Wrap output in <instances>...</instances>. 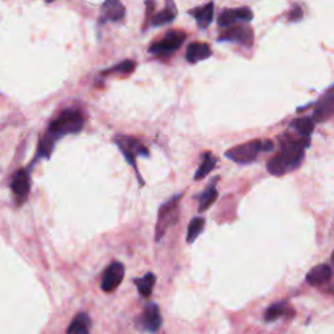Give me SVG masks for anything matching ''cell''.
Here are the masks:
<instances>
[{
    "label": "cell",
    "instance_id": "15",
    "mask_svg": "<svg viewBox=\"0 0 334 334\" xmlns=\"http://www.w3.org/2000/svg\"><path fill=\"white\" fill-rule=\"evenodd\" d=\"M212 57V49L208 43L204 42H194V43L188 44L187 53H185V59L192 64L205 60L208 58Z\"/></svg>",
    "mask_w": 334,
    "mask_h": 334
},
{
    "label": "cell",
    "instance_id": "13",
    "mask_svg": "<svg viewBox=\"0 0 334 334\" xmlns=\"http://www.w3.org/2000/svg\"><path fill=\"white\" fill-rule=\"evenodd\" d=\"M125 15V8L118 0H107L101 8L100 25L106 24L109 21H120Z\"/></svg>",
    "mask_w": 334,
    "mask_h": 334
},
{
    "label": "cell",
    "instance_id": "20",
    "mask_svg": "<svg viewBox=\"0 0 334 334\" xmlns=\"http://www.w3.org/2000/svg\"><path fill=\"white\" fill-rule=\"evenodd\" d=\"M217 181V180H216ZM216 181L213 180L208 188L201 194L200 199H199V212L203 213L209 209L213 204L216 203L218 199V190L216 188Z\"/></svg>",
    "mask_w": 334,
    "mask_h": 334
},
{
    "label": "cell",
    "instance_id": "12",
    "mask_svg": "<svg viewBox=\"0 0 334 334\" xmlns=\"http://www.w3.org/2000/svg\"><path fill=\"white\" fill-rule=\"evenodd\" d=\"M253 19V13L248 7H241V8H227L221 12L218 16L217 22L219 26H231L236 21H251Z\"/></svg>",
    "mask_w": 334,
    "mask_h": 334
},
{
    "label": "cell",
    "instance_id": "3",
    "mask_svg": "<svg viewBox=\"0 0 334 334\" xmlns=\"http://www.w3.org/2000/svg\"><path fill=\"white\" fill-rule=\"evenodd\" d=\"M114 142L118 145L119 150L122 152L123 156H124L125 161L129 163L134 169L136 174H137L138 181L140 184H144V181L141 179V175L137 170V165H136V156H149V150L141 144L137 138L131 137V136H123V134H119L116 137H114Z\"/></svg>",
    "mask_w": 334,
    "mask_h": 334
},
{
    "label": "cell",
    "instance_id": "4",
    "mask_svg": "<svg viewBox=\"0 0 334 334\" xmlns=\"http://www.w3.org/2000/svg\"><path fill=\"white\" fill-rule=\"evenodd\" d=\"M179 201H180V195L171 197L167 203L161 205L156 225V242H160L165 236L166 231L178 222Z\"/></svg>",
    "mask_w": 334,
    "mask_h": 334
},
{
    "label": "cell",
    "instance_id": "19",
    "mask_svg": "<svg viewBox=\"0 0 334 334\" xmlns=\"http://www.w3.org/2000/svg\"><path fill=\"white\" fill-rule=\"evenodd\" d=\"M176 13L178 12H176V6H175L174 2H167L163 11L157 13L152 19V26H162L174 21V19L176 17Z\"/></svg>",
    "mask_w": 334,
    "mask_h": 334
},
{
    "label": "cell",
    "instance_id": "18",
    "mask_svg": "<svg viewBox=\"0 0 334 334\" xmlns=\"http://www.w3.org/2000/svg\"><path fill=\"white\" fill-rule=\"evenodd\" d=\"M290 128L297 132L299 137H311V134L315 129V122L312 118H308V116L294 119L290 123Z\"/></svg>",
    "mask_w": 334,
    "mask_h": 334
},
{
    "label": "cell",
    "instance_id": "5",
    "mask_svg": "<svg viewBox=\"0 0 334 334\" xmlns=\"http://www.w3.org/2000/svg\"><path fill=\"white\" fill-rule=\"evenodd\" d=\"M260 153H262L261 140H252L250 142L228 149L227 152H225V157L239 165H248V163L255 162Z\"/></svg>",
    "mask_w": 334,
    "mask_h": 334
},
{
    "label": "cell",
    "instance_id": "11",
    "mask_svg": "<svg viewBox=\"0 0 334 334\" xmlns=\"http://www.w3.org/2000/svg\"><path fill=\"white\" fill-rule=\"evenodd\" d=\"M334 116V85L325 91V94L317 101L313 110V122L321 123Z\"/></svg>",
    "mask_w": 334,
    "mask_h": 334
},
{
    "label": "cell",
    "instance_id": "26",
    "mask_svg": "<svg viewBox=\"0 0 334 334\" xmlns=\"http://www.w3.org/2000/svg\"><path fill=\"white\" fill-rule=\"evenodd\" d=\"M288 17L291 22H297L299 21V20H302V17H303V11H302L300 6H294V8L290 11Z\"/></svg>",
    "mask_w": 334,
    "mask_h": 334
},
{
    "label": "cell",
    "instance_id": "6",
    "mask_svg": "<svg viewBox=\"0 0 334 334\" xmlns=\"http://www.w3.org/2000/svg\"><path fill=\"white\" fill-rule=\"evenodd\" d=\"M185 38H187V35H185L184 31L169 30L161 41L156 42L149 47V53L153 54V55H158V57L170 55V54L175 53V51L180 49L183 42L185 41Z\"/></svg>",
    "mask_w": 334,
    "mask_h": 334
},
{
    "label": "cell",
    "instance_id": "28",
    "mask_svg": "<svg viewBox=\"0 0 334 334\" xmlns=\"http://www.w3.org/2000/svg\"><path fill=\"white\" fill-rule=\"evenodd\" d=\"M331 264H333V266H334V252H333V255H331Z\"/></svg>",
    "mask_w": 334,
    "mask_h": 334
},
{
    "label": "cell",
    "instance_id": "16",
    "mask_svg": "<svg viewBox=\"0 0 334 334\" xmlns=\"http://www.w3.org/2000/svg\"><path fill=\"white\" fill-rule=\"evenodd\" d=\"M188 15L194 16L196 19L197 26L201 29H205L212 24L213 21V16H214V3L210 2V3L205 4V6L197 7L194 10L188 11Z\"/></svg>",
    "mask_w": 334,
    "mask_h": 334
},
{
    "label": "cell",
    "instance_id": "8",
    "mask_svg": "<svg viewBox=\"0 0 334 334\" xmlns=\"http://www.w3.org/2000/svg\"><path fill=\"white\" fill-rule=\"evenodd\" d=\"M253 31L248 25H235L228 28L219 35V42H236L246 47H251L253 44Z\"/></svg>",
    "mask_w": 334,
    "mask_h": 334
},
{
    "label": "cell",
    "instance_id": "25",
    "mask_svg": "<svg viewBox=\"0 0 334 334\" xmlns=\"http://www.w3.org/2000/svg\"><path fill=\"white\" fill-rule=\"evenodd\" d=\"M136 67V63L133 60H124V62L119 63L116 66L111 67L107 71H103L102 75H111V73H131Z\"/></svg>",
    "mask_w": 334,
    "mask_h": 334
},
{
    "label": "cell",
    "instance_id": "27",
    "mask_svg": "<svg viewBox=\"0 0 334 334\" xmlns=\"http://www.w3.org/2000/svg\"><path fill=\"white\" fill-rule=\"evenodd\" d=\"M262 142V152L266 153V152H272L274 149V144H273V141L270 140H261Z\"/></svg>",
    "mask_w": 334,
    "mask_h": 334
},
{
    "label": "cell",
    "instance_id": "9",
    "mask_svg": "<svg viewBox=\"0 0 334 334\" xmlns=\"http://www.w3.org/2000/svg\"><path fill=\"white\" fill-rule=\"evenodd\" d=\"M11 189L15 195L17 203L22 204L30 192V170L20 169L13 174L11 181Z\"/></svg>",
    "mask_w": 334,
    "mask_h": 334
},
{
    "label": "cell",
    "instance_id": "22",
    "mask_svg": "<svg viewBox=\"0 0 334 334\" xmlns=\"http://www.w3.org/2000/svg\"><path fill=\"white\" fill-rule=\"evenodd\" d=\"M134 284L137 286V290L142 298H149L153 293V288L156 284V275L153 273H147L142 278L134 279Z\"/></svg>",
    "mask_w": 334,
    "mask_h": 334
},
{
    "label": "cell",
    "instance_id": "23",
    "mask_svg": "<svg viewBox=\"0 0 334 334\" xmlns=\"http://www.w3.org/2000/svg\"><path fill=\"white\" fill-rule=\"evenodd\" d=\"M204 226H205V219L201 217H197L190 221L189 226H188V232H187V243L192 244L196 241L199 235L203 232Z\"/></svg>",
    "mask_w": 334,
    "mask_h": 334
},
{
    "label": "cell",
    "instance_id": "1",
    "mask_svg": "<svg viewBox=\"0 0 334 334\" xmlns=\"http://www.w3.org/2000/svg\"><path fill=\"white\" fill-rule=\"evenodd\" d=\"M84 115H82L81 111H78L76 109L64 110L57 119H54L53 122L50 123L46 133L42 136L39 142H38L37 154H35V158L31 162V165H34L35 162H38L42 158L49 160L58 141L64 136H67V134H76L78 132H81L82 128H84Z\"/></svg>",
    "mask_w": 334,
    "mask_h": 334
},
{
    "label": "cell",
    "instance_id": "10",
    "mask_svg": "<svg viewBox=\"0 0 334 334\" xmlns=\"http://www.w3.org/2000/svg\"><path fill=\"white\" fill-rule=\"evenodd\" d=\"M138 324L142 328V330L149 331V333H156L162 325V316H161L160 307L156 303H148L145 306L144 311L138 317Z\"/></svg>",
    "mask_w": 334,
    "mask_h": 334
},
{
    "label": "cell",
    "instance_id": "14",
    "mask_svg": "<svg viewBox=\"0 0 334 334\" xmlns=\"http://www.w3.org/2000/svg\"><path fill=\"white\" fill-rule=\"evenodd\" d=\"M331 277H333V270H331L330 266L328 264H320V265H316L315 268L309 270L308 274L306 275V281L311 286L317 288V286L328 283Z\"/></svg>",
    "mask_w": 334,
    "mask_h": 334
},
{
    "label": "cell",
    "instance_id": "21",
    "mask_svg": "<svg viewBox=\"0 0 334 334\" xmlns=\"http://www.w3.org/2000/svg\"><path fill=\"white\" fill-rule=\"evenodd\" d=\"M218 162L216 157L213 156L210 152H206V153L203 154V162L201 165L199 166V169H197L196 174H195V180H201L206 176V175H209L213 170L216 169V165Z\"/></svg>",
    "mask_w": 334,
    "mask_h": 334
},
{
    "label": "cell",
    "instance_id": "17",
    "mask_svg": "<svg viewBox=\"0 0 334 334\" xmlns=\"http://www.w3.org/2000/svg\"><path fill=\"white\" fill-rule=\"evenodd\" d=\"M91 329L90 316L85 312H80L73 317L72 322L67 329V334H89Z\"/></svg>",
    "mask_w": 334,
    "mask_h": 334
},
{
    "label": "cell",
    "instance_id": "7",
    "mask_svg": "<svg viewBox=\"0 0 334 334\" xmlns=\"http://www.w3.org/2000/svg\"><path fill=\"white\" fill-rule=\"evenodd\" d=\"M125 269L122 262L114 261L111 262L103 273L102 282H101V289L105 293H113L119 288L124 278Z\"/></svg>",
    "mask_w": 334,
    "mask_h": 334
},
{
    "label": "cell",
    "instance_id": "24",
    "mask_svg": "<svg viewBox=\"0 0 334 334\" xmlns=\"http://www.w3.org/2000/svg\"><path fill=\"white\" fill-rule=\"evenodd\" d=\"M284 312H286V302H278V303L272 304V306L266 309L264 319L268 322L275 321V320L279 319L281 316H283Z\"/></svg>",
    "mask_w": 334,
    "mask_h": 334
},
{
    "label": "cell",
    "instance_id": "2",
    "mask_svg": "<svg viewBox=\"0 0 334 334\" xmlns=\"http://www.w3.org/2000/svg\"><path fill=\"white\" fill-rule=\"evenodd\" d=\"M309 142H311L309 137H295L289 133L279 136L281 153L277 157L284 172H290L299 167L304 158L306 149L309 147Z\"/></svg>",
    "mask_w": 334,
    "mask_h": 334
}]
</instances>
